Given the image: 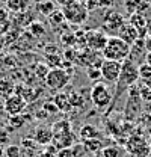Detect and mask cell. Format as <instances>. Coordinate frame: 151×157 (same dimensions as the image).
Wrapping results in <instances>:
<instances>
[{
	"label": "cell",
	"instance_id": "13",
	"mask_svg": "<svg viewBox=\"0 0 151 157\" xmlns=\"http://www.w3.org/2000/svg\"><path fill=\"white\" fill-rule=\"evenodd\" d=\"M37 144L39 145H50L53 144V130L52 127L47 125H38L33 132V137H32Z\"/></svg>",
	"mask_w": 151,
	"mask_h": 157
},
{
	"label": "cell",
	"instance_id": "17",
	"mask_svg": "<svg viewBox=\"0 0 151 157\" xmlns=\"http://www.w3.org/2000/svg\"><path fill=\"white\" fill-rule=\"evenodd\" d=\"M35 11L41 15L48 17L56 11V3H55V0H39L35 5Z\"/></svg>",
	"mask_w": 151,
	"mask_h": 157
},
{
	"label": "cell",
	"instance_id": "41",
	"mask_svg": "<svg viewBox=\"0 0 151 157\" xmlns=\"http://www.w3.org/2000/svg\"><path fill=\"white\" fill-rule=\"evenodd\" d=\"M5 2H6V0H5Z\"/></svg>",
	"mask_w": 151,
	"mask_h": 157
},
{
	"label": "cell",
	"instance_id": "33",
	"mask_svg": "<svg viewBox=\"0 0 151 157\" xmlns=\"http://www.w3.org/2000/svg\"><path fill=\"white\" fill-rule=\"evenodd\" d=\"M115 5V0H97L98 8H112Z\"/></svg>",
	"mask_w": 151,
	"mask_h": 157
},
{
	"label": "cell",
	"instance_id": "36",
	"mask_svg": "<svg viewBox=\"0 0 151 157\" xmlns=\"http://www.w3.org/2000/svg\"><path fill=\"white\" fill-rule=\"evenodd\" d=\"M144 42H145V48H147V52L151 53V35H147V36L144 38Z\"/></svg>",
	"mask_w": 151,
	"mask_h": 157
},
{
	"label": "cell",
	"instance_id": "28",
	"mask_svg": "<svg viewBox=\"0 0 151 157\" xmlns=\"http://www.w3.org/2000/svg\"><path fill=\"white\" fill-rule=\"evenodd\" d=\"M100 153L103 154V157H119V148L109 145V147H104Z\"/></svg>",
	"mask_w": 151,
	"mask_h": 157
},
{
	"label": "cell",
	"instance_id": "16",
	"mask_svg": "<svg viewBox=\"0 0 151 157\" xmlns=\"http://www.w3.org/2000/svg\"><path fill=\"white\" fill-rule=\"evenodd\" d=\"M124 5H126V9L127 12L132 15V14H139L142 12L148 5H151L150 0H124Z\"/></svg>",
	"mask_w": 151,
	"mask_h": 157
},
{
	"label": "cell",
	"instance_id": "37",
	"mask_svg": "<svg viewBox=\"0 0 151 157\" xmlns=\"http://www.w3.org/2000/svg\"><path fill=\"white\" fill-rule=\"evenodd\" d=\"M142 83H144V85H147V86H148V88H150V89H151V76H150V77H148V78H147V80H144Z\"/></svg>",
	"mask_w": 151,
	"mask_h": 157
},
{
	"label": "cell",
	"instance_id": "22",
	"mask_svg": "<svg viewBox=\"0 0 151 157\" xmlns=\"http://www.w3.org/2000/svg\"><path fill=\"white\" fill-rule=\"evenodd\" d=\"M15 21L18 23L20 26H24V27H29L33 21H35V15L32 11H24L21 14H17V18Z\"/></svg>",
	"mask_w": 151,
	"mask_h": 157
},
{
	"label": "cell",
	"instance_id": "39",
	"mask_svg": "<svg viewBox=\"0 0 151 157\" xmlns=\"http://www.w3.org/2000/svg\"><path fill=\"white\" fill-rule=\"evenodd\" d=\"M29 2H30V0H29ZM32 2H37V3H38V2H39V0H32Z\"/></svg>",
	"mask_w": 151,
	"mask_h": 157
},
{
	"label": "cell",
	"instance_id": "20",
	"mask_svg": "<svg viewBox=\"0 0 151 157\" xmlns=\"http://www.w3.org/2000/svg\"><path fill=\"white\" fill-rule=\"evenodd\" d=\"M53 103L57 106V109L62 110V112H68V110H71L70 97H68L67 94H64V92H57L56 95H55V98H53Z\"/></svg>",
	"mask_w": 151,
	"mask_h": 157
},
{
	"label": "cell",
	"instance_id": "21",
	"mask_svg": "<svg viewBox=\"0 0 151 157\" xmlns=\"http://www.w3.org/2000/svg\"><path fill=\"white\" fill-rule=\"evenodd\" d=\"M80 137H82V140L85 142V140H91V139H98L100 136V132L95 128L92 124H85L82 128H80Z\"/></svg>",
	"mask_w": 151,
	"mask_h": 157
},
{
	"label": "cell",
	"instance_id": "5",
	"mask_svg": "<svg viewBox=\"0 0 151 157\" xmlns=\"http://www.w3.org/2000/svg\"><path fill=\"white\" fill-rule=\"evenodd\" d=\"M62 12H64L65 21L68 24H74V26H80V24L86 23V20L89 17V11L82 2H76L70 6L62 8Z\"/></svg>",
	"mask_w": 151,
	"mask_h": 157
},
{
	"label": "cell",
	"instance_id": "12",
	"mask_svg": "<svg viewBox=\"0 0 151 157\" xmlns=\"http://www.w3.org/2000/svg\"><path fill=\"white\" fill-rule=\"evenodd\" d=\"M118 38H121L124 42H127L130 47H132L134 42H137L141 38V35H139V32L136 30V27L134 26H132L129 21H126L124 23V26L119 29V32H118V35H116Z\"/></svg>",
	"mask_w": 151,
	"mask_h": 157
},
{
	"label": "cell",
	"instance_id": "25",
	"mask_svg": "<svg viewBox=\"0 0 151 157\" xmlns=\"http://www.w3.org/2000/svg\"><path fill=\"white\" fill-rule=\"evenodd\" d=\"M47 18H48V23H50L52 26H59V24L67 23V21H65V17H64L62 9H56V11H55L52 15H48Z\"/></svg>",
	"mask_w": 151,
	"mask_h": 157
},
{
	"label": "cell",
	"instance_id": "14",
	"mask_svg": "<svg viewBox=\"0 0 151 157\" xmlns=\"http://www.w3.org/2000/svg\"><path fill=\"white\" fill-rule=\"evenodd\" d=\"M129 23L136 27V30L139 32V35H141L142 39L148 35V24H150V20L145 18L144 15H141V14H132V15L129 17Z\"/></svg>",
	"mask_w": 151,
	"mask_h": 157
},
{
	"label": "cell",
	"instance_id": "27",
	"mask_svg": "<svg viewBox=\"0 0 151 157\" xmlns=\"http://www.w3.org/2000/svg\"><path fill=\"white\" fill-rule=\"evenodd\" d=\"M86 76L88 78L91 80V82H100V78L101 77V71H100V67H88V70H86Z\"/></svg>",
	"mask_w": 151,
	"mask_h": 157
},
{
	"label": "cell",
	"instance_id": "38",
	"mask_svg": "<svg viewBox=\"0 0 151 157\" xmlns=\"http://www.w3.org/2000/svg\"><path fill=\"white\" fill-rule=\"evenodd\" d=\"M148 35H151V20H150V24H148Z\"/></svg>",
	"mask_w": 151,
	"mask_h": 157
},
{
	"label": "cell",
	"instance_id": "30",
	"mask_svg": "<svg viewBox=\"0 0 151 157\" xmlns=\"http://www.w3.org/2000/svg\"><path fill=\"white\" fill-rule=\"evenodd\" d=\"M151 76V67L148 63H142V65H139V78L144 82V80H147V78Z\"/></svg>",
	"mask_w": 151,
	"mask_h": 157
},
{
	"label": "cell",
	"instance_id": "10",
	"mask_svg": "<svg viewBox=\"0 0 151 157\" xmlns=\"http://www.w3.org/2000/svg\"><path fill=\"white\" fill-rule=\"evenodd\" d=\"M27 107V101L26 98L21 97L20 94H14L9 98H6L3 101V109L5 112L9 115V117H17V115H21Z\"/></svg>",
	"mask_w": 151,
	"mask_h": 157
},
{
	"label": "cell",
	"instance_id": "24",
	"mask_svg": "<svg viewBox=\"0 0 151 157\" xmlns=\"http://www.w3.org/2000/svg\"><path fill=\"white\" fill-rule=\"evenodd\" d=\"M29 32L35 36V38H41L45 35V26L39 21H33L30 26H29Z\"/></svg>",
	"mask_w": 151,
	"mask_h": 157
},
{
	"label": "cell",
	"instance_id": "40",
	"mask_svg": "<svg viewBox=\"0 0 151 157\" xmlns=\"http://www.w3.org/2000/svg\"><path fill=\"white\" fill-rule=\"evenodd\" d=\"M148 157H151V153H150V156H148Z\"/></svg>",
	"mask_w": 151,
	"mask_h": 157
},
{
	"label": "cell",
	"instance_id": "23",
	"mask_svg": "<svg viewBox=\"0 0 151 157\" xmlns=\"http://www.w3.org/2000/svg\"><path fill=\"white\" fill-rule=\"evenodd\" d=\"M83 145H85L86 151H91V153H98V151H101V150L104 148V147H103V142H101L100 139L85 140V142H83Z\"/></svg>",
	"mask_w": 151,
	"mask_h": 157
},
{
	"label": "cell",
	"instance_id": "1",
	"mask_svg": "<svg viewBox=\"0 0 151 157\" xmlns=\"http://www.w3.org/2000/svg\"><path fill=\"white\" fill-rule=\"evenodd\" d=\"M137 80H139V65L136 62H133L132 59H126L122 62V70H121L119 78L116 82V89H115V94H113V101L110 107H113L115 101L121 97V94L124 91L134 86V83Z\"/></svg>",
	"mask_w": 151,
	"mask_h": 157
},
{
	"label": "cell",
	"instance_id": "26",
	"mask_svg": "<svg viewBox=\"0 0 151 157\" xmlns=\"http://www.w3.org/2000/svg\"><path fill=\"white\" fill-rule=\"evenodd\" d=\"M137 91H139V97L142 101H145V103H151V89L147 86V85H144V83H141L139 86H137Z\"/></svg>",
	"mask_w": 151,
	"mask_h": 157
},
{
	"label": "cell",
	"instance_id": "32",
	"mask_svg": "<svg viewBox=\"0 0 151 157\" xmlns=\"http://www.w3.org/2000/svg\"><path fill=\"white\" fill-rule=\"evenodd\" d=\"M44 110H47V113H57V112H59L57 106L53 101H47V103L44 104Z\"/></svg>",
	"mask_w": 151,
	"mask_h": 157
},
{
	"label": "cell",
	"instance_id": "7",
	"mask_svg": "<svg viewBox=\"0 0 151 157\" xmlns=\"http://www.w3.org/2000/svg\"><path fill=\"white\" fill-rule=\"evenodd\" d=\"M107 39V33L103 30H88L85 33V47L91 52H103Z\"/></svg>",
	"mask_w": 151,
	"mask_h": 157
},
{
	"label": "cell",
	"instance_id": "11",
	"mask_svg": "<svg viewBox=\"0 0 151 157\" xmlns=\"http://www.w3.org/2000/svg\"><path fill=\"white\" fill-rule=\"evenodd\" d=\"M124 23H126V18H124L121 14H118V12H115V11H109V12L106 14V17H104L103 29H104L106 33H109L110 36H116L118 32H119V29L124 26ZM104 30H103V32H104Z\"/></svg>",
	"mask_w": 151,
	"mask_h": 157
},
{
	"label": "cell",
	"instance_id": "19",
	"mask_svg": "<svg viewBox=\"0 0 151 157\" xmlns=\"http://www.w3.org/2000/svg\"><path fill=\"white\" fill-rule=\"evenodd\" d=\"M15 85L9 78H0V98L6 100L15 94Z\"/></svg>",
	"mask_w": 151,
	"mask_h": 157
},
{
	"label": "cell",
	"instance_id": "8",
	"mask_svg": "<svg viewBox=\"0 0 151 157\" xmlns=\"http://www.w3.org/2000/svg\"><path fill=\"white\" fill-rule=\"evenodd\" d=\"M121 70H122V62H116V60L104 59L100 65L101 77L107 83H116L121 74Z\"/></svg>",
	"mask_w": 151,
	"mask_h": 157
},
{
	"label": "cell",
	"instance_id": "15",
	"mask_svg": "<svg viewBox=\"0 0 151 157\" xmlns=\"http://www.w3.org/2000/svg\"><path fill=\"white\" fill-rule=\"evenodd\" d=\"M86 153V148L83 144H74L71 147L62 148L56 153V157H83Z\"/></svg>",
	"mask_w": 151,
	"mask_h": 157
},
{
	"label": "cell",
	"instance_id": "2",
	"mask_svg": "<svg viewBox=\"0 0 151 157\" xmlns=\"http://www.w3.org/2000/svg\"><path fill=\"white\" fill-rule=\"evenodd\" d=\"M130 45L127 42H124L121 38L118 36H109L107 44L104 47L103 58L109 59V60H116V62H124L126 59H129L130 56Z\"/></svg>",
	"mask_w": 151,
	"mask_h": 157
},
{
	"label": "cell",
	"instance_id": "9",
	"mask_svg": "<svg viewBox=\"0 0 151 157\" xmlns=\"http://www.w3.org/2000/svg\"><path fill=\"white\" fill-rule=\"evenodd\" d=\"M127 151L133 157H148L151 153V147L142 136L134 135L127 140Z\"/></svg>",
	"mask_w": 151,
	"mask_h": 157
},
{
	"label": "cell",
	"instance_id": "6",
	"mask_svg": "<svg viewBox=\"0 0 151 157\" xmlns=\"http://www.w3.org/2000/svg\"><path fill=\"white\" fill-rule=\"evenodd\" d=\"M71 80L70 73L65 68H50L47 77H45V85L52 91H62Z\"/></svg>",
	"mask_w": 151,
	"mask_h": 157
},
{
	"label": "cell",
	"instance_id": "29",
	"mask_svg": "<svg viewBox=\"0 0 151 157\" xmlns=\"http://www.w3.org/2000/svg\"><path fill=\"white\" fill-rule=\"evenodd\" d=\"M26 118L21 117V115H17V117H11L9 118V127L12 128V130H17V128H20L26 121H24Z\"/></svg>",
	"mask_w": 151,
	"mask_h": 157
},
{
	"label": "cell",
	"instance_id": "35",
	"mask_svg": "<svg viewBox=\"0 0 151 157\" xmlns=\"http://www.w3.org/2000/svg\"><path fill=\"white\" fill-rule=\"evenodd\" d=\"M35 157H56V153H53L52 150H47V151H42V153L37 154Z\"/></svg>",
	"mask_w": 151,
	"mask_h": 157
},
{
	"label": "cell",
	"instance_id": "31",
	"mask_svg": "<svg viewBox=\"0 0 151 157\" xmlns=\"http://www.w3.org/2000/svg\"><path fill=\"white\" fill-rule=\"evenodd\" d=\"M21 148L20 147H8L6 150V156L8 157H21Z\"/></svg>",
	"mask_w": 151,
	"mask_h": 157
},
{
	"label": "cell",
	"instance_id": "4",
	"mask_svg": "<svg viewBox=\"0 0 151 157\" xmlns=\"http://www.w3.org/2000/svg\"><path fill=\"white\" fill-rule=\"evenodd\" d=\"M91 101L94 104L97 109H106V107H110L112 106V101H113V94L110 92L109 86L103 82H97L92 85L91 88Z\"/></svg>",
	"mask_w": 151,
	"mask_h": 157
},
{
	"label": "cell",
	"instance_id": "18",
	"mask_svg": "<svg viewBox=\"0 0 151 157\" xmlns=\"http://www.w3.org/2000/svg\"><path fill=\"white\" fill-rule=\"evenodd\" d=\"M27 8H29V0H6V9L15 15L27 11Z\"/></svg>",
	"mask_w": 151,
	"mask_h": 157
},
{
	"label": "cell",
	"instance_id": "34",
	"mask_svg": "<svg viewBox=\"0 0 151 157\" xmlns=\"http://www.w3.org/2000/svg\"><path fill=\"white\" fill-rule=\"evenodd\" d=\"M76 2H79V0H55V3L59 5V6H62V8H65V6H70V5H73Z\"/></svg>",
	"mask_w": 151,
	"mask_h": 157
},
{
	"label": "cell",
	"instance_id": "3",
	"mask_svg": "<svg viewBox=\"0 0 151 157\" xmlns=\"http://www.w3.org/2000/svg\"><path fill=\"white\" fill-rule=\"evenodd\" d=\"M52 130H53V144H55L56 148L62 150V148L74 145L76 137L73 135V132H71L70 121H67V119L57 121V122L53 124Z\"/></svg>",
	"mask_w": 151,
	"mask_h": 157
}]
</instances>
